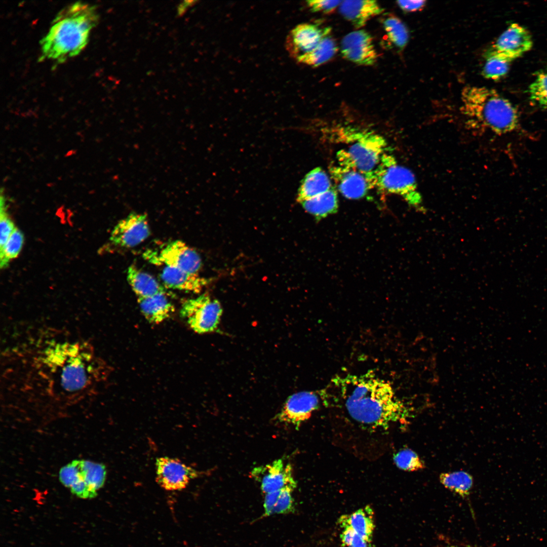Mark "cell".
<instances>
[{
	"mask_svg": "<svg viewBox=\"0 0 547 547\" xmlns=\"http://www.w3.org/2000/svg\"><path fill=\"white\" fill-rule=\"evenodd\" d=\"M460 111L468 126L497 134L517 129V109L507 99L493 89L468 86L461 93Z\"/></svg>",
	"mask_w": 547,
	"mask_h": 547,
	"instance_id": "3957f363",
	"label": "cell"
},
{
	"mask_svg": "<svg viewBox=\"0 0 547 547\" xmlns=\"http://www.w3.org/2000/svg\"><path fill=\"white\" fill-rule=\"evenodd\" d=\"M296 486L297 485H289L280 490L271 515L288 514L295 511L294 500L292 493Z\"/></svg>",
	"mask_w": 547,
	"mask_h": 547,
	"instance_id": "f546056e",
	"label": "cell"
},
{
	"mask_svg": "<svg viewBox=\"0 0 547 547\" xmlns=\"http://www.w3.org/2000/svg\"><path fill=\"white\" fill-rule=\"evenodd\" d=\"M341 52L344 58L360 65H373L377 61L372 37L364 29L345 35L341 42Z\"/></svg>",
	"mask_w": 547,
	"mask_h": 547,
	"instance_id": "4fadbf2b",
	"label": "cell"
},
{
	"mask_svg": "<svg viewBox=\"0 0 547 547\" xmlns=\"http://www.w3.org/2000/svg\"><path fill=\"white\" fill-rule=\"evenodd\" d=\"M329 28L321 29L310 23L297 25L287 37L286 48L288 52L296 59L311 52L320 44Z\"/></svg>",
	"mask_w": 547,
	"mask_h": 547,
	"instance_id": "9a60e30c",
	"label": "cell"
},
{
	"mask_svg": "<svg viewBox=\"0 0 547 547\" xmlns=\"http://www.w3.org/2000/svg\"><path fill=\"white\" fill-rule=\"evenodd\" d=\"M251 476L260 483L264 494L279 490L289 485H297L292 473V466L285 464L282 459L265 465L256 467Z\"/></svg>",
	"mask_w": 547,
	"mask_h": 547,
	"instance_id": "5bb4252c",
	"label": "cell"
},
{
	"mask_svg": "<svg viewBox=\"0 0 547 547\" xmlns=\"http://www.w3.org/2000/svg\"><path fill=\"white\" fill-rule=\"evenodd\" d=\"M107 475L106 466L99 462L85 459H75L62 466L59 480L76 496L90 499L104 485Z\"/></svg>",
	"mask_w": 547,
	"mask_h": 547,
	"instance_id": "5b68a950",
	"label": "cell"
},
{
	"mask_svg": "<svg viewBox=\"0 0 547 547\" xmlns=\"http://www.w3.org/2000/svg\"><path fill=\"white\" fill-rule=\"evenodd\" d=\"M484 58L486 62L482 69V75L484 77L492 80H498L504 76L512 62L498 55H490Z\"/></svg>",
	"mask_w": 547,
	"mask_h": 547,
	"instance_id": "484cf974",
	"label": "cell"
},
{
	"mask_svg": "<svg viewBox=\"0 0 547 547\" xmlns=\"http://www.w3.org/2000/svg\"><path fill=\"white\" fill-rule=\"evenodd\" d=\"M0 215V249L6 243L16 228L13 222L6 212L4 202L1 201Z\"/></svg>",
	"mask_w": 547,
	"mask_h": 547,
	"instance_id": "1f68e13d",
	"label": "cell"
},
{
	"mask_svg": "<svg viewBox=\"0 0 547 547\" xmlns=\"http://www.w3.org/2000/svg\"><path fill=\"white\" fill-rule=\"evenodd\" d=\"M222 309L219 302L207 294L188 299L182 304L181 316L196 332L203 334L218 328Z\"/></svg>",
	"mask_w": 547,
	"mask_h": 547,
	"instance_id": "52a82bcc",
	"label": "cell"
},
{
	"mask_svg": "<svg viewBox=\"0 0 547 547\" xmlns=\"http://www.w3.org/2000/svg\"><path fill=\"white\" fill-rule=\"evenodd\" d=\"M329 28L318 46L311 52L298 57V62L312 67H318L331 60L337 53L336 42Z\"/></svg>",
	"mask_w": 547,
	"mask_h": 547,
	"instance_id": "7402d4cb",
	"label": "cell"
},
{
	"mask_svg": "<svg viewBox=\"0 0 547 547\" xmlns=\"http://www.w3.org/2000/svg\"><path fill=\"white\" fill-rule=\"evenodd\" d=\"M340 539L343 547H369L370 542L350 528H343Z\"/></svg>",
	"mask_w": 547,
	"mask_h": 547,
	"instance_id": "4dcf8cb0",
	"label": "cell"
},
{
	"mask_svg": "<svg viewBox=\"0 0 547 547\" xmlns=\"http://www.w3.org/2000/svg\"><path fill=\"white\" fill-rule=\"evenodd\" d=\"M370 183L372 189L399 196L415 208L421 207L422 199L414 175L388 152L382 156Z\"/></svg>",
	"mask_w": 547,
	"mask_h": 547,
	"instance_id": "277c9868",
	"label": "cell"
},
{
	"mask_svg": "<svg viewBox=\"0 0 547 547\" xmlns=\"http://www.w3.org/2000/svg\"><path fill=\"white\" fill-rule=\"evenodd\" d=\"M329 174L337 190L347 199L362 198L372 189L367 177L343 149L337 153L336 162L330 166Z\"/></svg>",
	"mask_w": 547,
	"mask_h": 547,
	"instance_id": "8992f818",
	"label": "cell"
},
{
	"mask_svg": "<svg viewBox=\"0 0 547 547\" xmlns=\"http://www.w3.org/2000/svg\"><path fill=\"white\" fill-rule=\"evenodd\" d=\"M333 187L330 175L320 167L315 168L302 180L298 191L297 201L301 203L323 194Z\"/></svg>",
	"mask_w": 547,
	"mask_h": 547,
	"instance_id": "ac0fdd59",
	"label": "cell"
},
{
	"mask_svg": "<svg viewBox=\"0 0 547 547\" xmlns=\"http://www.w3.org/2000/svg\"><path fill=\"white\" fill-rule=\"evenodd\" d=\"M155 470L157 483L168 491L184 489L199 475V472L180 460L169 457L157 458Z\"/></svg>",
	"mask_w": 547,
	"mask_h": 547,
	"instance_id": "30bf717a",
	"label": "cell"
},
{
	"mask_svg": "<svg viewBox=\"0 0 547 547\" xmlns=\"http://www.w3.org/2000/svg\"><path fill=\"white\" fill-rule=\"evenodd\" d=\"M383 28L390 42L398 49L403 50L409 41L408 30L397 16L389 15L382 21Z\"/></svg>",
	"mask_w": 547,
	"mask_h": 547,
	"instance_id": "d4e9b609",
	"label": "cell"
},
{
	"mask_svg": "<svg viewBox=\"0 0 547 547\" xmlns=\"http://www.w3.org/2000/svg\"><path fill=\"white\" fill-rule=\"evenodd\" d=\"M339 11L346 20L359 29L372 18L380 14L383 9L376 1H343L339 5Z\"/></svg>",
	"mask_w": 547,
	"mask_h": 547,
	"instance_id": "2e32d148",
	"label": "cell"
},
{
	"mask_svg": "<svg viewBox=\"0 0 547 547\" xmlns=\"http://www.w3.org/2000/svg\"><path fill=\"white\" fill-rule=\"evenodd\" d=\"M439 480L446 488L463 498L468 497L474 483L472 475L463 471L443 473Z\"/></svg>",
	"mask_w": 547,
	"mask_h": 547,
	"instance_id": "cb8c5ba5",
	"label": "cell"
},
{
	"mask_svg": "<svg viewBox=\"0 0 547 547\" xmlns=\"http://www.w3.org/2000/svg\"><path fill=\"white\" fill-rule=\"evenodd\" d=\"M439 547H479L471 544L463 543H457L450 540H445L439 545Z\"/></svg>",
	"mask_w": 547,
	"mask_h": 547,
	"instance_id": "d590c367",
	"label": "cell"
},
{
	"mask_svg": "<svg viewBox=\"0 0 547 547\" xmlns=\"http://www.w3.org/2000/svg\"><path fill=\"white\" fill-rule=\"evenodd\" d=\"M150 232L146 215L132 213L116 224L111 232L109 241L116 247L130 248L144 242Z\"/></svg>",
	"mask_w": 547,
	"mask_h": 547,
	"instance_id": "8fae6325",
	"label": "cell"
},
{
	"mask_svg": "<svg viewBox=\"0 0 547 547\" xmlns=\"http://www.w3.org/2000/svg\"><path fill=\"white\" fill-rule=\"evenodd\" d=\"M373 517L372 508L367 506L350 514L341 516L338 523L342 528H350L371 542L375 527Z\"/></svg>",
	"mask_w": 547,
	"mask_h": 547,
	"instance_id": "ffe728a7",
	"label": "cell"
},
{
	"mask_svg": "<svg viewBox=\"0 0 547 547\" xmlns=\"http://www.w3.org/2000/svg\"><path fill=\"white\" fill-rule=\"evenodd\" d=\"M397 3L399 7L406 12H412L418 11L422 8L425 3V1H399Z\"/></svg>",
	"mask_w": 547,
	"mask_h": 547,
	"instance_id": "e575fe53",
	"label": "cell"
},
{
	"mask_svg": "<svg viewBox=\"0 0 547 547\" xmlns=\"http://www.w3.org/2000/svg\"><path fill=\"white\" fill-rule=\"evenodd\" d=\"M532 46L529 32L518 24L512 23L486 51L484 56L498 55L513 61L529 51Z\"/></svg>",
	"mask_w": 547,
	"mask_h": 547,
	"instance_id": "9c48e42d",
	"label": "cell"
},
{
	"mask_svg": "<svg viewBox=\"0 0 547 547\" xmlns=\"http://www.w3.org/2000/svg\"><path fill=\"white\" fill-rule=\"evenodd\" d=\"M149 262L188 272L198 274L202 266L199 254L179 240L166 245L159 251H147L144 254Z\"/></svg>",
	"mask_w": 547,
	"mask_h": 547,
	"instance_id": "ba28073f",
	"label": "cell"
},
{
	"mask_svg": "<svg viewBox=\"0 0 547 547\" xmlns=\"http://www.w3.org/2000/svg\"><path fill=\"white\" fill-rule=\"evenodd\" d=\"M341 1L312 0L307 1V5L312 12L329 14L340 5Z\"/></svg>",
	"mask_w": 547,
	"mask_h": 547,
	"instance_id": "d6a6232c",
	"label": "cell"
},
{
	"mask_svg": "<svg viewBox=\"0 0 547 547\" xmlns=\"http://www.w3.org/2000/svg\"><path fill=\"white\" fill-rule=\"evenodd\" d=\"M339 388L349 416L371 430H387L408 418L407 409L396 396L390 383L373 372L348 374L333 381Z\"/></svg>",
	"mask_w": 547,
	"mask_h": 547,
	"instance_id": "6da1fadb",
	"label": "cell"
},
{
	"mask_svg": "<svg viewBox=\"0 0 547 547\" xmlns=\"http://www.w3.org/2000/svg\"><path fill=\"white\" fill-rule=\"evenodd\" d=\"M530 100L536 104L547 107V70L539 71L528 90Z\"/></svg>",
	"mask_w": 547,
	"mask_h": 547,
	"instance_id": "f1b7e54d",
	"label": "cell"
},
{
	"mask_svg": "<svg viewBox=\"0 0 547 547\" xmlns=\"http://www.w3.org/2000/svg\"><path fill=\"white\" fill-rule=\"evenodd\" d=\"M394 463L400 470L407 472H415L425 467L424 462L413 450L405 448L395 453L393 457Z\"/></svg>",
	"mask_w": 547,
	"mask_h": 547,
	"instance_id": "83f0119b",
	"label": "cell"
},
{
	"mask_svg": "<svg viewBox=\"0 0 547 547\" xmlns=\"http://www.w3.org/2000/svg\"><path fill=\"white\" fill-rule=\"evenodd\" d=\"M99 21L95 5L76 2L62 9L41 40V59L62 63L78 55L86 47Z\"/></svg>",
	"mask_w": 547,
	"mask_h": 547,
	"instance_id": "7a4b0ae2",
	"label": "cell"
},
{
	"mask_svg": "<svg viewBox=\"0 0 547 547\" xmlns=\"http://www.w3.org/2000/svg\"><path fill=\"white\" fill-rule=\"evenodd\" d=\"M337 190L333 187L329 191L300 203L308 213L320 219L335 213L338 208Z\"/></svg>",
	"mask_w": 547,
	"mask_h": 547,
	"instance_id": "603a6c76",
	"label": "cell"
},
{
	"mask_svg": "<svg viewBox=\"0 0 547 547\" xmlns=\"http://www.w3.org/2000/svg\"><path fill=\"white\" fill-rule=\"evenodd\" d=\"M138 301L143 315L151 323L159 324L163 322L174 311V306L166 293L139 298Z\"/></svg>",
	"mask_w": 547,
	"mask_h": 547,
	"instance_id": "d6986e66",
	"label": "cell"
},
{
	"mask_svg": "<svg viewBox=\"0 0 547 547\" xmlns=\"http://www.w3.org/2000/svg\"><path fill=\"white\" fill-rule=\"evenodd\" d=\"M280 490L265 494L263 504L264 513L262 517L271 515V511L276 504Z\"/></svg>",
	"mask_w": 547,
	"mask_h": 547,
	"instance_id": "836d02e7",
	"label": "cell"
},
{
	"mask_svg": "<svg viewBox=\"0 0 547 547\" xmlns=\"http://www.w3.org/2000/svg\"><path fill=\"white\" fill-rule=\"evenodd\" d=\"M127 278L138 298L166 293L165 289L154 277L134 265H131L128 268Z\"/></svg>",
	"mask_w": 547,
	"mask_h": 547,
	"instance_id": "44dd1931",
	"label": "cell"
},
{
	"mask_svg": "<svg viewBox=\"0 0 547 547\" xmlns=\"http://www.w3.org/2000/svg\"><path fill=\"white\" fill-rule=\"evenodd\" d=\"M161 277L164 285L170 289L199 293L207 284L208 280L198 274L165 266Z\"/></svg>",
	"mask_w": 547,
	"mask_h": 547,
	"instance_id": "e0dca14e",
	"label": "cell"
},
{
	"mask_svg": "<svg viewBox=\"0 0 547 547\" xmlns=\"http://www.w3.org/2000/svg\"><path fill=\"white\" fill-rule=\"evenodd\" d=\"M320 398L313 391H302L291 395L276 416L280 423L291 424L298 429L319 407Z\"/></svg>",
	"mask_w": 547,
	"mask_h": 547,
	"instance_id": "7c38bea8",
	"label": "cell"
},
{
	"mask_svg": "<svg viewBox=\"0 0 547 547\" xmlns=\"http://www.w3.org/2000/svg\"><path fill=\"white\" fill-rule=\"evenodd\" d=\"M24 243L23 235L16 227L5 245L0 249L1 268L7 266L8 263L19 254Z\"/></svg>",
	"mask_w": 547,
	"mask_h": 547,
	"instance_id": "4316f807",
	"label": "cell"
}]
</instances>
